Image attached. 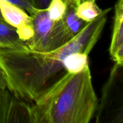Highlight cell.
<instances>
[{
    "instance_id": "1",
    "label": "cell",
    "mask_w": 123,
    "mask_h": 123,
    "mask_svg": "<svg viewBox=\"0 0 123 123\" xmlns=\"http://www.w3.org/2000/svg\"><path fill=\"white\" fill-rule=\"evenodd\" d=\"M111 8L103 10L94 20L62 46L49 52L0 47V71L7 88L16 97L34 103L66 73L73 53L90 54L98 40Z\"/></svg>"
},
{
    "instance_id": "2",
    "label": "cell",
    "mask_w": 123,
    "mask_h": 123,
    "mask_svg": "<svg viewBox=\"0 0 123 123\" xmlns=\"http://www.w3.org/2000/svg\"><path fill=\"white\" fill-rule=\"evenodd\" d=\"M98 99L88 64L77 73H67L31 105L32 123H88Z\"/></svg>"
},
{
    "instance_id": "3",
    "label": "cell",
    "mask_w": 123,
    "mask_h": 123,
    "mask_svg": "<svg viewBox=\"0 0 123 123\" xmlns=\"http://www.w3.org/2000/svg\"><path fill=\"white\" fill-rule=\"evenodd\" d=\"M94 116L96 123H123V64L112 67Z\"/></svg>"
},
{
    "instance_id": "4",
    "label": "cell",
    "mask_w": 123,
    "mask_h": 123,
    "mask_svg": "<svg viewBox=\"0 0 123 123\" xmlns=\"http://www.w3.org/2000/svg\"><path fill=\"white\" fill-rule=\"evenodd\" d=\"M34 35L25 43L29 49L36 51L49 52L53 50L52 35L55 22L48 15L46 8L39 10L33 16Z\"/></svg>"
},
{
    "instance_id": "5",
    "label": "cell",
    "mask_w": 123,
    "mask_h": 123,
    "mask_svg": "<svg viewBox=\"0 0 123 123\" xmlns=\"http://www.w3.org/2000/svg\"><path fill=\"white\" fill-rule=\"evenodd\" d=\"M0 11L5 21L16 29L24 42L33 36L32 18L25 10L6 0H0Z\"/></svg>"
},
{
    "instance_id": "6",
    "label": "cell",
    "mask_w": 123,
    "mask_h": 123,
    "mask_svg": "<svg viewBox=\"0 0 123 123\" xmlns=\"http://www.w3.org/2000/svg\"><path fill=\"white\" fill-rule=\"evenodd\" d=\"M7 123H32L31 105L14 96L8 112Z\"/></svg>"
},
{
    "instance_id": "7",
    "label": "cell",
    "mask_w": 123,
    "mask_h": 123,
    "mask_svg": "<svg viewBox=\"0 0 123 123\" xmlns=\"http://www.w3.org/2000/svg\"><path fill=\"white\" fill-rule=\"evenodd\" d=\"M123 43V0H118L115 6L114 26L109 53L112 56Z\"/></svg>"
},
{
    "instance_id": "8",
    "label": "cell",
    "mask_w": 123,
    "mask_h": 123,
    "mask_svg": "<svg viewBox=\"0 0 123 123\" xmlns=\"http://www.w3.org/2000/svg\"><path fill=\"white\" fill-rule=\"evenodd\" d=\"M0 45L5 48L25 49L28 48L18 35L17 30L7 22H0Z\"/></svg>"
},
{
    "instance_id": "9",
    "label": "cell",
    "mask_w": 123,
    "mask_h": 123,
    "mask_svg": "<svg viewBox=\"0 0 123 123\" xmlns=\"http://www.w3.org/2000/svg\"><path fill=\"white\" fill-rule=\"evenodd\" d=\"M62 19L66 28L73 38L76 36L87 24L76 15L74 7L68 5Z\"/></svg>"
},
{
    "instance_id": "10",
    "label": "cell",
    "mask_w": 123,
    "mask_h": 123,
    "mask_svg": "<svg viewBox=\"0 0 123 123\" xmlns=\"http://www.w3.org/2000/svg\"><path fill=\"white\" fill-rule=\"evenodd\" d=\"M75 10L76 14L80 19L88 23L98 16L103 10L98 7L96 1H85L80 2Z\"/></svg>"
},
{
    "instance_id": "11",
    "label": "cell",
    "mask_w": 123,
    "mask_h": 123,
    "mask_svg": "<svg viewBox=\"0 0 123 123\" xmlns=\"http://www.w3.org/2000/svg\"><path fill=\"white\" fill-rule=\"evenodd\" d=\"M14 95L6 88L0 87V123H7L8 112Z\"/></svg>"
},
{
    "instance_id": "12",
    "label": "cell",
    "mask_w": 123,
    "mask_h": 123,
    "mask_svg": "<svg viewBox=\"0 0 123 123\" xmlns=\"http://www.w3.org/2000/svg\"><path fill=\"white\" fill-rule=\"evenodd\" d=\"M67 7V5L63 0H52L46 10L52 20L58 21L64 16Z\"/></svg>"
},
{
    "instance_id": "13",
    "label": "cell",
    "mask_w": 123,
    "mask_h": 123,
    "mask_svg": "<svg viewBox=\"0 0 123 123\" xmlns=\"http://www.w3.org/2000/svg\"><path fill=\"white\" fill-rule=\"evenodd\" d=\"M6 1L25 10L31 16L36 14L39 10V9L34 8L28 0H6Z\"/></svg>"
},
{
    "instance_id": "14",
    "label": "cell",
    "mask_w": 123,
    "mask_h": 123,
    "mask_svg": "<svg viewBox=\"0 0 123 123\" xmlns=\"http://www.w3.org/2000/svg\"><path fill=\"white\" fill-rule=\"evenodd\" d=\"M30 3L37 9H46L48 7L52 0H28Z\"/></svg>"
},
{
    "instance_id": "15",
    "label": "cell",
    "mask_w": 123,
    "mask_h": 123,
    "mask_svg": "<svg viewBox=\"0 0 123 123\" xmlns=\"http://www.w3.org/2000/svg\"><path fill=\"white\" fill-rule=\"evenodd\" d=\"M111 58L115 62L123 64V43L115 52V54L111 56Z\"/></svg>"
},
{
    "instance_id": "16",
    "label": "cell",
    "mask_w": 123,
    "mask_h": 123,
    "mask_svg": "<svg viewBox=\"0 0 123 123\" xmlns=\"http://www.w3.org/2000/svg\"><path fill=\"white\" fill-rule=\"evenodd\" d=\"M63 1L66 2L67 5L73 6L75 8L80 3V0H63Z\"/></svg>"
},
{
    "instance_id": "17",
    "label": "cell",
    "mask_w": 123,
    "mask_h": 123,
    "mask_svg": "<svg viewBox=\"0 0 123 123\" xmlns=\"http://www.w3.org/2000/svg\"><path fill=\"white\" fill-rule=\"evenodd\" d=\"M0 87L2 88H7L6 87V82H5L3 75H2L1 71H0Z\"/></svg>"
},
{
    "instance_id": "18",
    "label": "cell",
    "mask_w": 123,
    "mask_h": 123,
    "mask_svg": "<svg viewBox=\"0 0 123 123\" xmlns=\"http://www.w3.org/2000/svg\"><path fill=\"white\" fill-rule=\"evenodd\" d=\"M0 22H6L5 21L4 19V18H3V17H2V14H1V11H0Z\"/></svg>"
},
{
    "instance_id": "19",
    "label": "cell",
    "mask_w": 123,
    "mask_h": 123,
    "mask_svg": "<svg viewBox=\"0 0 123 123\" xmlns=\"http://www.w3.org/2000/svg\"><path fill=\"white\" fill-rule=\"evenodd\" d=\"M96 1V0H80V2H84V1Z\"/></svg>"
},
{
    "instance_id": "20",
    "label": "cell",
    "mask_w": 123,
    "mask_h": 123,
    "mask_svg": "<svg viewBox=\"0 0 123 123\" xmlns=\"http://www.w3.org/2000/svg\"><path fill=\"white\" fill-rule=\"evenodd\" d=\"M0 47H1V45H0Z\"/></svg>"
}]
</instances>
